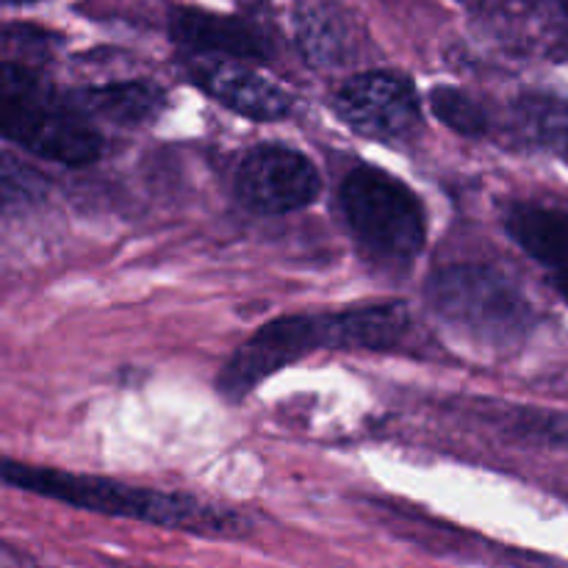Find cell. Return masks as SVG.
Wrapping results in <instances>:
<instances>
[{
	"label": "cell",
	"mask_w": 568,
	"mask_h": 568,
	"mask_svg": "<svg viewBox=\"0 0 568 568\" xmlns=\"http://www.w3.org/2000/svg\"><path fill=\"white\" fill-rule=\"evenodd\" d=\"M44 181L39 172L9 153H0V211L17 209L42 197Z\"/></svg>",
	"instance_id": "2e32d148"
},
{
	"label": "cell",
	"mask_w": 568,
	"mask_h": 568,
	"mask_svg": "<svg viewBox=\"0 0 568 568\" xmlns=\"http://www.w3.org/2000/svg\"><path fill=\"white\" fill-rule=\"evenodd\" d=\"M170 33L181 48L197 55L231 61H266L272 55V44L264 31L242 17L175 9L170 17Z\"/></svg>",
	"instance_id": "9c48e42d"
},
{
	"label": "cell",
	"mask_w": 568,
	"mask_h": 568,
	"mask_svg": "<svg viewBox=\"0 0 568 568\" xmlns=\"http://www.w3.org/2000/svg\"><path fill=\"white\" fill-rule=\"evenodd\" d=\"M0 139L64 166L92 164L103 139L72 94L59 92L37 70L0 59Z\"/></svg>",
	"instance_id": "3957f363"
},
{
	"label": "cell",
	"mask_w": 568,
	"mask_h": 568,
	"mask_svg": "<svg viewBox=\"0 0 568 568\" xmlns=\"http://www.w3.org/2000/svg\"><path fill=\"white\" fill-rule=\"evenodd\" d=\"M552 59L568 61V0H466Z\"/></svg>",
	"instance_id": "7c38bea8"
},
{
	"label": "cell",
	"mask_w": 568,
	"mask_h": 568,
	"mask_svg": "<svg viewBox=\"0 0 568 568\" xmlns=\"http://www.w3.org/2000/svg\"><path fill=\"white\" fill-rule=\"evenodd\" d=\"M294 37L305 61L320 70L349 64L361 50V31L353 14L333 0H311L297 9Z\"/></svg>",
	"instance_id": "8fae6325"
},
{
	"label": "cell",
	"mask_w": 568,
	"mask_h": 568,
	"mask_svg": "<svg viewBox=\"0 0 568 568\" xmlns=\"http://www.w3.org/2000/svg\"><path fill=\"white\" fill-rule=\"evenodd\" d=\"M338 120L375 142H405L422 125L416 87L399 72L372 70L353 75L333 98Z\"/></svg>",
	"instance_id": "52a82bcc"
},
{
	"label": "cell",
	"mask_w": 568,
	"mask_h": 568,
	"mask_svg": "<svg viewBox=\"0 0 568 568\" xmlns=\"http://www.w3.org/2000/svg\"><path fill=\"white\" fill-rule=\"evenodd\" d=\"M519 114L536 142L552 150L568 164V98L566 94H525Z\"/></svg>",
	"instance_id": "5bb4252c"
},
{
	"label": "cell",
	"mask_w": 568,
	"mask_h": 568,
	"mask_svg": "<svg viewBox=\"0 0 568 568\" xmlns=\"http://www.w3.org/2000/svg\"><path fill=\"white\" fill-rule=\"evenodd\" d=\"M430 109L438 120L464 136H483L488 131V116L477 100L455 87H436L430 92Z\"/></svg>",
	"instance_id": "9a60e30c"
},
{
	"label": "cell",
	"mask_w": 568,
	"mask_h": 568,
	"mask_svg": "<svg viewBox=\"0 0 568 568\" xmlns=\"http://www.w3.org/2000/svg\"><path fill=\"white\" fill-rule=\"evenodd\" d=\"M427 305L449 331L486 347H514L536 322L525 294L497 270L480 264L438 270L427 281Z\"/></svg>",
	"instance_id": "5b68a950"
},
{
	"label": "cell",
	"mask_w": 568,
	"mask_h": 568,
	"mask_svg": "<svg viewBox=\"0 0 568 568\" xmlns=\"http://www.w3.org/2000/svg\"><path fill=\"white\" fill-rule=\"evenodd\" d=\"M0 3H6V6H31V3H39V0H0Z\"/></svg>",
	"instance_id": "e0dca14e"
},
{
	"label": "cell",
	"mask_w": 568,
	"mask_h": 568,
	"mask_svg": "<svg viewBox=\"0 0 568 568\" xmlns=\"http://www.w3.org/2000/svg\"><path fill=\"white\" fill-rule=\"evenodd\" d=\"M0 480L9 483L11 488L55 499V503L72 505L78 510L197 532V536H239L247 527L242 516L227 514V510L200 503L186 494L125 486V483L109 480V477L75 475V471L31 466L22 460L0 458Z\"/></svg>",
	"instance_id": "7a4b0ae2"
},
{
	"label": "cell",
	"mask_w": 568,
	"mask_h": 568,
	"mask_svg": "<svg viewBox=\"0 0 568 568\" xmlns=\"http://www.w3.org/2000/svg\"><path fill=\"white\" fill-rule=\"evenodd\" d=\"M320 170L297 148L266 142L239 161L236 197L255 214L277 216L303 211L320 197Z\"/></svg>",
	"instance_id": "8992f818"
},
{
	"label": "cell",
	"mask_w": 568,
	"mask_h": 568,
	"mask_svg": "<svg viewBox=\"0 0 568 568\" xmlns=\"http://www.w3.org/2000/svg\"><path fill=\"white\" fill-rule=\"evenodd\" d=\"M410 314L403 303H377L333 314H292L261 325L233 349L216 377L225 399L239 403L275 372L297 364L314 349H369L383 353L408 338Z\"/></svg>",
	"instance_id": "6da1fadb"
},
{
	"label": "cell",
	"mask_w": 568,
	"mask_h": 568,
	"mask_svg": "<svg viewBox=\"0 0 568 568\" xmlns=\"http://www.w3.org/2000/svg\"><path fill=\"white\" fill-rule=\"evenodd\" d=\"M338 203L361 255L383 270H405L427 242L419 194L392 172L358 164L344 175Z\"/></svg>",
	"instance_id": "277c9868"
},
{
	"label": "cell",
	"mask_w": 568,
	"mask_h": 568,
	"mask_svg": "<svg viewBox=\"0 0 568 568\" xmlns=\"http://www.w3.org/2000/svg\"><path fill=\"white\" fill-rule=\"evenodd\" d=\"M72 103L92 120H109L114 125H144L164 111V92L150 81H120L105 87H87L72 92Z\"/></svg>",
	"instance_id": "4fadbf2b"
},
{
	"label": "cell",
	"mask_w": 568,
	"mask_h": 568,
	"mask_svg": "<svg viewBox=\"0 0 568 568\" xmlns=\"http://www.w3.org/2000/svg\"><path fill=\"white\" fill-rule=\"evenodd\" d=\"M189 78L203 89L209 98L225 105L233 114L253 122H277L292 114L294 98L275 83L261 75L253 67L214 55H197L189 61Z\"/></svg>",
	"instance_id": "ba28073f"
},
{
	"label": "cell",
	"mask_w": 568,
	"mask_h": 568,
	"mask_svg": "<svg viewBox=\"0 0 568 568\" xmlns=\"http://www.w3.org/2000/svg\"><path fill=\"white\" fill-rule=\"evenodd\" d=\"M505 227L568 300V211L555 205L519 203L505 216Z\"/></svg>",
	"instance_id": "30bf717a"
}]
</instances>
